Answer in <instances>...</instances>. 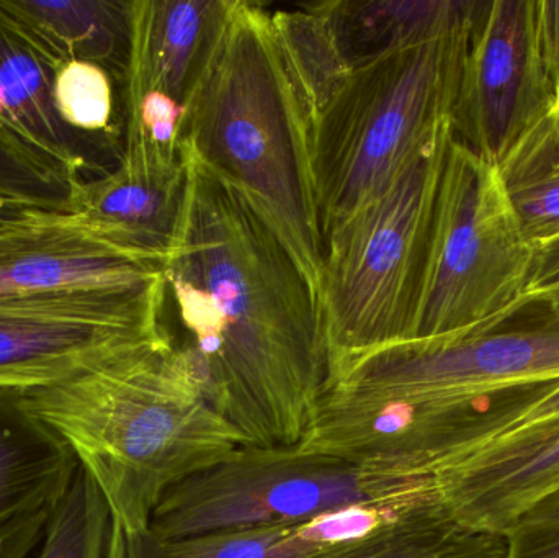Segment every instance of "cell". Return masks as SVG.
Wrapping results in <instances>:
<instances>
[{
  "label": "cell",
  "instance_id": "6da1fadb",
  "mask_svg": "<svg viewBox=\"0 0 559 558\" xmlns=\"http://www.w3.org/2000/svg\"><path fill=\"white\" fill-rule=\"evenodd\" d=\"M187 192L164 262L215 408L251 448L302 444L331 382L316 288L271 219L182 153Z\"/></svg>",
  "mask_w": 559,
  "mask_h": 558
},
{
  "label": "cell",
  "instance_id": "7a4b0ae2",
  "mask_svg": "<svg viewBox=\"0 0 559 558\" xmlns=\"http://www.w3.org/2000/svg\"><path fill=\"white\" fill-rule=\"evenodd\" d=\"M12 396L71 449L128 543L146 536L170 488L251 448L170 337Z\"/></svg>",
  "mask_w": 559,
  "mask_h": 558
},
{
  "label": "cell",
  "instance_id": "3957f363",
  "mask_svg": "<svg viewBox=\"0 0 559 558\" xmlns=\"http://www.w3.org/2000/svg\"><path fill=\"white\" fill-rule=\"evenodd\" d=\"M180 151L271 219L319 295L324 239L311 124L264 7L233 0L218 51L187 111Z\"/></svg>",
  "mask_w": 559,
  "mask_h": 558
},
{
  "label": "cell",
  "instance_id": "277c9868",
  "mask_svg": "<svg viewBox=\"0 0 559 558\" xmlns=\"http://www.w3.org/2000/svg\"><path fill=\"white\" fill-rule=\"evenodd\" d=\"M472 20L439 38L354 62L312 121L324 241L452 124Z\"/></svg>",
  "mask_w": 559,
  "mask_h": 558
},
{
  "label": "cell",
  "instance_id": "5b68a950",
  "mask_svg": "<svg viewBox=\"0 0 559 558\" xmlns=\"http://www.w3.org/2000/svg\"><path fill=\"white\" fill-rule=\"evenodd\" d=\"M452 124L324 241L321 301L331 385L368 354L409 341Z\"/></svg>",
  "mask_w": 559,
  "mask_h": 558
},
{
  "label": "cell",
  "instance_id": "8992f818",
  "mask_svg": "<svg viewBox=\"0 0 559 558\" xmlns=\"http://www.w3.org/2000/svg\"><path fill=\"white\" fill-rule=\"evenodd\" d=\"M534 264L498 164L452 138L409 341L502 327L522 311Z\"/></svg>",
  "mask_w": 559,
  "mask_h": 558
},
{
  "label": "cell",
  "instance_id": "52a82bcc",
  "mask_svg": "<svg viewBox=\"0 0 559 558\" xmlns=\"http://www.w3.org/2000/svg\"><path fill=\"white\" fill-rule=\"evenodd\" d=\"M430 482L391 477L299 446L245 448L170 488L157 504L146 536L177 541L305 523L355 504L407 500Z\"/></svg>",
  "mask_w": 559,
  "mask_h": 558
},
{
  "label": "cell",
  "instance_id": "ba28073f",
  "mask_svg": "<svg viewBox=\"0 0 559 558\" xmlns=\"http://www.w3.org/2000/svg\"><path fill=\"white\" fill-rule=\"evenodd\" d=\"M558 385L554 380L475 395L324 399L299 448L391 477H433L515 428Z\"/></svg>",
  "mask_w": 559,
  "mask_h": 558
},
{
  "label": "cell",
  "instance_id": "9c48e42d",
  "mask_svg": "<svg viewBox=\"0 0 559 558\" xmlns=\"http://www.w3.org/2000/svg\"><path fill=\"white\" fill-rule=\"evenodd\" d=\"M167 284L0 308V392L45 389L167 340Z\"/></svg>",
  "mask_w": 559,
  "mask_h": 558
},
{
  "label": "cell",
  "instance_id": "30bf717a",
  "mask_svg": "<svg viewBox=\"0 0 559 558\" xmlns=\"http://www.w3.org/2000/svg\"><path fill=\"white\" fill-rule=\"evenodd\" d=\"M559 380V321L407 341L348 366L324 399L475 395Z\"/></svg>",
  "mask_w": 559,
  "mask_h": 558
},
{
  "label": "cell",
  "instance_id": "8fae6325",
  "mask_svg": "<svg viewBox=\"0 0 559 558\" xmlns=\"http://www.w3.org/2000/svg\"><path fill=\"white\" fill-rule=\"evenodd\" d=\"M554 104L535 41L534 0H478L450 117L453 138L501 166Z\"/></svg>",
  "mask_w": 559,
  "mask_h": 558
},
{
  "label": "cell",
  "instance_id": "7c38bea8",
  "mask_svg": "<svg viewBox=\"0 0 559 558\" xmlns=\"http://www.w3.org/2000/svg\"><path fill=\"white\" fill-rule=\"evenodd\" d=\"M163 282L159 259L115 241L79 213L38 210L0 225V308Z\"/></svg>",
  "mask_w": 559,
  "mask_h": 558
},
{
  "label": "cell",
  "instance_id": "4fadbf2b",
  "mask_svg": "<svg viewBox=\"0 0 559 558\" xmlns=\"http://www.w3.org/2000/svg\"><path fill=\"white\" fill-rule=\"evenodd\" d=\"M432 478L456 520L506 537L522 513L559 490V413L509 429Z\"/></svg>",
  "mask_w": 559,
  "mask_h": 558
},
{
  "label": "cell",
  "instance_id": "5bb4252c",
  "mask_svg": "<svg viewBox=\"0 0 559 558\" xmlns=\"http://www.w3.org/2000/svg\"><path fill=\"white\" fill-rule=\"evenodd\" d=\"M233 0H133L124 95L159 92L189 111L228 26Z\"/></svg>",
  "mask_w": 559,
  "mask_h": 558
},
{
  "label": "cell",
  "instance_id": "9a60e30c",
  "mask_svg": "<svg viewBox=\"0 0 559 558\" xmlns=\"http://www.w3.org/2000/svg\"><path fill=\"white\" fill-rule=\"evenodd\" d=\"M56 71L0 9V141L78 186L91 166L88 136L59 117L52 94Z\"/></svg>",
  "mask_w": 559,
  "mask_h": 558
},
{
  "label": "cell",
  "instance_id": "2e32d148",
  "mask_svg": "<svg viewBox=\"0 0 559 558\" xmlns=\"http://www.w3.org/2000/svg\"><path fill=\"white\" fill-rule=\"evenodd\" d=\"M432 498L429 491L394 503H365L305 523L222 531L177 541L150 536L128 543V558H312L360 543L394 526Z\"/></svg>",
  "mask_w": 559,
  "mask_h": 558
},
{
  "label": "cell",
  "instance_id": "e0dca14e",
  "mask_svg": "<svg viewBox=\"0 0 559 558\" xmlns=\"http://www.w3.org/2000/svg\"><path fill=\"white\" fill-rule=\"evenodd\" d=\"M187 167L121 154L117 166L74 187L69 212L115 241L166 262L179 228Z\"/></svg>",
  "mask_w": 559,
  "mask_h": 558
},
{
  "label": "cell",
  "instance_id": "ac0fdd59",
  "mask_svg": "<svg viewBox=\"0 0 559 558\" xmlns=\"http://www.w3.org/2000/svg\"><path fill=\"white\" fill-rule=\"evenodd\" d=\"M2 12L55 68L87 61L123 81L130 51V2L0 0Z\"/></svg>",
  "mask_w": 559,
  "mask_h": 558
},
{
  "label": "cell",
  "instance_id": "d6986e66",
  "mask_svg": "<svg viewBox=\"0 0 559 558\" xmlns=\"http://www.w3.org/2000/svg\"><path fill=\"white\" fill-rule=\"evenodd\" d=\"M71 449L0 392V524L55 508L78 474Z\"/></svg>",
  "mask_w": 559,
  "mask_h": 558
},
{
  "label": "cell",
  "instance_id": "ffe728a7",
  "mask_svg": "<svg viewBox=\"0 0 559 558\" xmlns=\"http://www.w3.org/2000/svg\"><path fill=\"white\" fill-rule=\"evenodd\" d=\"M478 0H328L348 61L439 38L465 25Z\"/></svg>",
  "mask_w": 559,
  "mask_h": 558
},
{
  "label": "cell",
  "instance_id": "44dd1931",
  "mask_svg": "<svg viewBox=\"0 0 559 558\" xmlns=\"http://www.w3.org/2000/svg\"><path fill=\"white\" fill-rule=\"evenodd\" d=\"M504 536L473 530L440 494L381 533L312 558H506Z\"/></svg>",
  "mask_w": 559,
  "mask_h": 558
},
{
  "label": "cell",
  "instance_id": "7402d4cb",
  "mask_svg": "<svg viewBox=\"0 0 559 558\" xmlns=\"http://www.w3.org/2000/svg\"><path fill=\"white\" fill-rule=\"evenodd\" d=\"M271 15L280 51L311 124L354 64L338 43L325 2L275 10Z\"/></svg>",
  "mask_w": 559,
  "mask_h": 558
},
{
  "label": "cell",
  "instance_id": "603a6c76",
  "mask_svg": "<svg viewBox=\"0 0 559 558\" xmlns=\"http://www.w3.org/2000/svg\"><path fill=\"white\" fill-rule=\"evenodd\" d=\"M111 513L91 475L79 465L55 504L33 558H107Z\"/></svg>",
  "mask_w": 559,
  "mask_h": 558
},
{
  "label": "cell",
  "instance_id": "cb8c5ba5",
  "mask_svg": "<svg viewBox=\"0 0 559 558\" xmlns=\"http://www.w3.org/2000/svg\"><path fill=\"white\" fill-rule=\"evenodd\" d=\"M56 110L61 120L78 133L95 134L110 131L115 117L114 75L87 61H71L56 71Z\"/></svg>",
  "mask_w": 559,
  "mask_h": 558
},
{
  "label": "cell",
  "instance_id": "d4e9b609",
  "mask_svg": "<svg viewBox=\"0 0 559 558\" xmlns=\"http://www.w3.org/2000/svg\"><path fill=\"white\" fill-rule=\"evenodd\" d=\"M74 187L0 141V199L39 210H68Z\"/></svg>",
  "mask_w": 559,
  "mask_h": 558
},
{
  "label": "cell",
  "instance_id": "484cf974",
  "mask_svg": "<svg viewBox=\"0 0 559 558\" xmlns=\"http://www.w3.org/2000/svg\"><path fill=\"white\" fill-rule=\"evenodd\" d=\"M508 187L559 170V95L550 114L502 161Z\"/></svg>",
  "mask_w": 559,
  "mask_h": 558
},
{
  "label": "cell",
  "instance_id": "4316f807",
  "mask_svg": "<svg viewBox=\"0 0 559 558\" xmlns=\"http://www.w3.org/2000/svg\"><path fill=\"white\" fill-rule=\"evenodd\" d=\"M506 558H559V490L538 500L506 533Z\"/></svg>",
  "mask_w": 559,
  "mask_h": 558
},
{
  "label": "cell",
  "instance_id": "83f0119b",
  "mask_svg": "<svg viewBox=\"0 0 559 558\" xmlns=\"http://www.w3.org/2000/svg\"><path fill=\"white\" fill-rule=\"evenodd\" d=\"M525 236L534 246L559 235V170L509 187Z\"/></svg>",
  "mask_w": 559,
  "mask_h": 558
},
{
  "label": "cell",
  "instance_id": "f1b7e54d",
  "mask_svg": "<svg viewBox=\"0 0 559 558\" xmlns=\"http://www.w3.org/2000/svg\"><path fill=\"white\" fill-rule=\"evenodd\" d=\"M52 508L20 514L0 524V558H29L38 549Z\"/></svg>",
  "mask_w": 559,
  "mask_h": 558
},
{
  "label": "cell",
  "instance_id": "f546056e",
  "mask_svg": "<svg viewBox=\"0 0 559 558\" xmlns=\"http://www.w3.org/2000/svg\"><path fill=\"white\" fill-rule=\"evenodd\" d=\"M534 20L538 56L557 100L559 95V0H534Z\"/></svg>",
  "mask_w": 559,
  "mask_h": 558
},
{
  "label": "cell",
  "instance_id": "4dcf8cb0",
  "mask_svg": "<svg viewBox=\"0 0 559 558\" xmlns=\"http://www.w3.org/2000/svg\"><path fill=\"white\" fill-rule=\"evenodd\" d=\"M559 298V235L544 245L535 246V264L522 295V310L538 301L558 300Z\"/></svg>",
  "mask_w": 559,
  "mask_h": 558
},
{
  "label": "cell",
  "instance_id": "1f68e13d",
  "mask_svg": "<svg viewBox=\"0 0 559 558\" xmlns=\"http://www.w3.org/2000/svg\"><path fill=\"white\" fill-rule=\"evenodd\" d=\"M559 413V385L545 395L540 402L535 403L527 415L519 422L518 426L527 425V423L538 422V419L548 418V416Z\"/></svg>",
  "mask_w": 559,
  "mask_h": 558
},
{
  "label": "cell",
  "instance_id": "d6a6232c",
  "mask_svg": "<svg viewBox=\"0 0 559 558\" xmlns=\"http://www.w3.org/2000/svg\"><path fill=\"white\" fill-rule=\"evenodd\" d=\"M107 558H128L127 536L120 524L111 518L110 541H108Z\"/></svg>",
  "mask_w": 559,
  "mask_h": 558
},
{
  "label": "cell",
  "instance_id": "836d02e7",
  "mask_svg": "<svg viewBox=\"0 0 559 558\" xmlns=\"http://www.w3.org/2000/svg\"><path fill=\"white\" fill-rule=\"evenodd\" d=\"M38 210L33 209V206L22 205V203L0 200V225L22 218V216L29 215V213L38 212Z\"/></svg>",
  "mask_w": 559,
  "mask_h": 558
},
{
  "label": "cell",
  "instance_id": "e575fe53",
  "mask_svg": "<svg viewBox=\"0 0 559 558\" xmlns=\"http://www.w3.org/2000/svg\"><path fill=\"white\" fill-rule=\"evenodd\" d=\"M547 305L550 307V318L559 321V298L558 300L550 301V304Z\"/></svg>",
  "mask_w": 559,
  "mask_h": 558
}]
</instances>
